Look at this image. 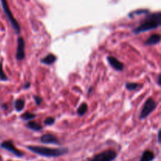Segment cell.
Here are the masks:
<instances>
[{
  "label": "cell",
  "mask_w": 161,
  "mask_h": 161,
  "mask_svg": "<svg viewBox=\"0 0 161 161\" xmlns=\"http://www.w3.org/2000/svg\"><path fill=\"white\" fill-rule=\"evenodd\" d=\"M156 108H157V102H155V100L153 99L152 97L148 98L146 102H145L144 105L142 108L141 113H140V119H146L147 116H149L152 113V112L155 110Z\"/></svg>",
  "instance_id": "277c9868"
},
{
  "label": "cell",
  "mask_w": 161,
  "mask_h": 161,
  "mask_svg": "<svg viewBox=\"0 0 161 161\" xmlns=\"http://www.w3.org/2000/svg\"><path fill=\"white\" fill-rule=\"evenodd\" d=\"M88 110V105L86 103H82L77 109V114L80 116H84Z\"/></svg>",
  "instance_id": "9a60e30c"
},
{
  "label": "cell",
  "mask_w": 161,
  "mask_h": 161,
  "mask_svg": "<svg viewBox=\"0 0 161 161\" xmlns=\"http://www.w3.org/2000/svg\"><path fill=\"white\" fill-rule=\"evenodd\" d=\"M21 119H25V120H30V119H32L36 117V115L34 114V113H31L30 112L27 111L24 113L23 115H21Z\"/></svg>",
  "instance_id": "2e32d148"
},
{
  "label": "cell",
  "mask_w": 161,
  "mask_h": 161,
  "mask_svg": "<svg viewBox=\"0 0 161 161\" xmlns=\"http://www.w3.org/2000/svg\"><path fill=\"white\" fill-rule=\"evenodd\" d=\"M30 86H31V83H30L29 82H28V83H26L24 85V88H25V89H28V88L30 87Z\"/></svg>",
  "instance_id": "603a6c76"
},
{
  "label": "cell",
  "mask_w": 161,
  "mask_h": 161,
  "mask_svg": "<svg viewBox=\"0 0 161 161\" xmlns=\"http://www.w3.org/2000/svg\"><path fill=\"white\" fill-rule=\"evenodd\" d=\"M25 58V42L23 37L17 38V47L16 53V59L18 61H22Z\"/></svg>",
  "instance_id": "8992f818"
},
{
  "label": "cell",
  "mask_w": 161,
  "mask_h": 161,
  "mask_svg": "<svg viewBox=\"0 0 161 161\" xmlns=\"http://www.w3.org/2000/svg\"><path fill=\"white\" fill-rule=\"evenodd\" d=\"M0 80H1L2 81H6V80H8L7 76H6V74H5L4 71H3V63L2 62H0Z\"/></svg>",
  "instance_id": "ac0fdd59"
},
{
  "label": "cell",
  "mask_w": 161,
  "mask_h": 161,
  "mask_svg": "<svg viewBox=\"0 0 161 161\" xmlns=\"http://www.w3.org/2000/svg\"><path fill=\"white\" fill-rule=\"evenodd\" d=\"M54 122H55L54 118L50 116V117L46 118V119L44 120V124H45V125H47V126H51V125H53V124H54Z\"/></svg>",
  "instance_id": "d6986e66"
},
{
  "label": "cell",
  "mask_w": 161,
  "mask_h": 161,
  "mask_svg": "<svg viewBox=\"0 0 161 161\" xmlns=\"http://www.w3.org/2000/svg\"><path fill=\"white\" fill-rule=\"evenodd\" d=\"M25 101L24 98H19L15 101L14 102V108L17 110V112H21L23 108H25Z\"/></svg>",
  "instance_id": "5bb4252c"
},
{
  "label": "cell",
  "mask_w": 161,
  "mask_h": 161,
  "mask_svg": "<svg viewBox=\"0 0 161 161\" xmlns=\"http://www.w3.org/2000/svg\"><path fill=\"white\" fill-rule=\"evenodd\" d=\"M160 133H161V130H159L158 135H157V138H158L159 143H160Z\"/></svg>",
  "instance_id": "cb8c5ba5"
},
{
  "label": "cell",
  "mask_w": 161,
  "mask_h": 161,
  "mask_svg": "<svg viewBox=\"0 0 161 161\" xmlns=\"http://www.w3.org/2000/svg\"><path fill=\"white\" fill-rule=\"evenodd\" d=\"M149 13V10L148 9H139V10H137V11H134L132 14H129V17L133 14H148Z\"/></svg>",
  "instance_id": "ffe728a7"
},
{
  "label": "cell",
  "mask_w": 161,
  "mask_h": 161,
  "mask_svg": "<svg viewBox=\"0 0 161 161\" xmlns=\"http://www.w3.org/2000/svg\"><path fill=\"white\" fill-rule=\"evenodd\" d=\"M0 159H1V157H0Z\"/></svg>",
  "instance_id": "d4e9b609"
},
{
  "label": "cell",
  "mask_w": 161,
  "mask_h": 161,
  "mask_svg": "<svg viewBox=\"0 0 161 161\" xmlns=\"http://www.w3.org/2000/svg\"><path fill=\"white\" fill-rule=\"evenodd\" d=\"M116 156L117 154L114 150L108 149V150L97 154L90 161H113L116 159Z\"/></svg>",
  "instance_id": "5b68a950"
},
{
  "label": "cell",
  "mask_w": 161,
  "mask_h": 161,
  "mask_svg": "<svg viewBox=\"0 0 161 161\" xmlns=\"http://www.w3.org/2000/svg\"><path fill=\"white\" fill-rule=\"evenodd\" d=\"M107 60H108V63H109L110 65L116 71H123L124 69V64H123L121 61H119L117 58H116L115 57L113 56H108L107 58Z\"/></svg>",
  "instance_id": "ba28073f"
},
{
  "label": "cell",
  "mask_w": 161,
  "mask_h": 161,
  "mask_svg": "<svg viewBox=\"0 0 161 161\" xmlns=\"http://www.w3.org/2000/svg\"><path fill=\"white\" fill-rule=\"evenodd\" d=\"M157 83H158L159 86H161V74H159L158 76H157Z\"/></svg>",
  "instance_id": "7402d4cb"
},
{
  "label": "cell",
  "mask_w": 161,
  "mask_h": 161,
  "mask_svg": "<svg viewBox=\"0 0 161 161\" xmlns=\"http://www.w3.org/2000/svg\"><path fill=\"white\" fill-rule=\"evenodd\" d=\"M125 86L126 88H127V90H128V91H132L138 89V87L139 86V84L137 83H130H130H126Z\"/></svg>",
  "instance_id": "e0dca14e"
},
{
  "label": "cell",
  "mask_w": 161,
  "mask_h": 161,
  "mask_svg": "<svg viewBox=\"0 0 161 161\" xmlns=\"http://www.w3.org/2000/svg\"><path fill=\"white\" fill-rule=\"evenodd\" d=\"M1 147L3 148V149H6V150L9 151V152L12 153L13 154H14V155L17 156V157H21L22 156L24 155V153L21 151L17 149V148L14 146V142H13L12 141H10V140H9V141H5L3 142H2Z\"/></svg>",
  "instance_id": "52a82bcc"
},
{
  "label": "cell",
  "mask_w": 161,
  "mask_h": 161,
  "mask_svg": "<svg viewBox=\"0 0 161 161\" xmlns=\"http://www.w3.org/2000/svg\"><path fill=\"white\" fill-rule=\"evenodd\" d=\"M155 158V155L150 150H146L143 153L140 161H153Z\"/></svg>",
  "instance_id": "7c38bea8"
},
{
  "label": "cell",
  "mask_w": 161,
  "mask_h": 161,
  "mask_svg": "<svg viewBox=\"0 0 161 161\" xmlns=\"http://www.w3.org/2000/svg\"><path fill=\"white\" fill-rule=\"evenodd\" d=\"M27 149L34 153L46 157H58L64 155L68 152L67 149H51V148L36 146H28Z\"/></svg>",
  "instance_id": "7a4b0ae2"
},
{
  "label": "cell",
  "mask_w": 161,
  "mask_h": 161,
  "mask_svg": "<svg viewBox=\"0 0 161 161\" xmlns=\"http://www.w3.org/2000/svg\"><path fill=\"white\" fill-rule=\"evenodd\" d=\"M56 60L57 57L55 56L54 54H53V53H49V54H47L45 58H42V59L40 60V61L42 64H47V65H50V64H53V63L56 61Z\"/></svg>",
  "instance_id": "8fae6325"
},
{
  "label": "cell",
  "mask_w": 161,
  "mask_h": 161,
  "mask_svg": "<svg viewBox=\"0 0 161 161\" xmlns=\"http://www.w3.org/2000/svg\"><path fill=\"white\" fill-rule=\"evenodd\" d=\"M1 4H2V7H3V12H4V14H6V16L7 17L8 20H9V23H10L14 32H15L16 34H20V25H19L18 22H17V20L14 18V15H13L10 9H9V5H8L7 3V1H6V0H1Z\"/></svg>",
  "instance_id": "3957f363"
},
{
  "label": "cell",
  "mask_w": 161,
  "mask_h": 161,
  "mask_svg": "<svg viewBox=\"0 0 161 161\" xmlns=\"http://www.w3.org/2000/svg\"><path fill=\"white\" fill-rule=\"evenodd\" d=\"M26 127H28V129H31L32 130H36V131H39L42 129V127L38 123L35 122V121H28L26 124Z\"/></svg>",
  "instance_id": "4fadbf2b"
},
{
  "label": "cell",
  "mask_w": 161,
  "mask_h": 161,
  "mask_svg": "<svg viewBox=\"0 0 161 161\" xmlns=\"http://www.w3.org/2000/svg\"><path fill=\"white\" fill-rule=\"evenodd\" d=\"M33 98H34L35 102H36V105H38V106H39V105H40L41 103H42V97H39V96L34 95V96H33Z\"/></svg>",
  "instance_id": "44dd1931"
},
{
  "label": "cell",
  "mask_w": 161,
  "mask_h": 161,
  "mask_svg": "<svg viewBox=\"0 0 161 161\" xmlns=\"http://www.w3.org/2000/svg\"><path fill=\"white\" fill-rule=\"evenodd\" d=\"M161 25V12L158 11L157 13L149 14L141 25L136 28L133 30L135 34H140V33L146 32V31H150V30L157 29Z\"/></svg>",
  "instance_id": "6da1fadb"
},
{
  "label": "cell",
  "mask_w": 161,
  "mask_h": 161,
  "mask_svg": "<svg viewBox=\"0 0 161 161\" xmlns=\"http://www.w3.org/2000/svg\"><path fill=\"white\" fill-rule=\"evenodd\" d=\"M160 42V36L159 34H153L148 38L145 42V45L146 46H153L157 45Z\"/></svg>",
  "instance_id": "30bf717a"
},
{
  "label": "cell",
  "mask_w": 161,
  "mask_h": 161,
  "mask_svg": "<svg viewBox=\"0 0 161 161\" xmlns=\"http://www.w3.org/2000/svg\"><path fill=\"white\" fill-rule=\"evenodd\" d=\"M40 142L42 143H45V144H59V141L58 138L53 135L50 134H45V135H42L40 138Z\"/></svg>",
  "instance_id": "9c48e42d"
}]
</instances>
